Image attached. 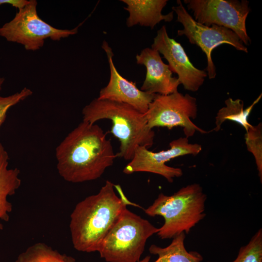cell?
<instances>
[{
	"label": "cell",
	"mask_w": 262,
	"mask_h": 262,
	"mask_svg": "<svg viewBox=\"0 0 262 262\" xmlns=\"http://www.w3.org/2000/svg\"><path fill=\"white\" fill-rule=\"evenodd\" d=\"M195 20L208 26L214 24L234 32L241 41L248 45L251 40L246 32V21L250 11L246 0H184Z\"/></svg>",
	"instance_id": "9"
},
{
	"label": "cell",
	"mask_w": 262,
	"mask_h": 262,
	"mask_svg": "<svg viewBox=\"0 0 262 262\" xmlns=\"http://www.w3.org/2000/svg\"><path fill=\"white\" fill-rule=\"evenodd\" d=\"M151 48L163 55L185 89L196 92L203 84L207 73L194 66L181 44L168 36L165 26L157 31Z\"/></svg>",
	"instance_id": "11"
},
{
	"label": "cell",
	"mask_w": 262,
	"mask_h": 262,
	"mask_svg": "<svg viewBox=\"0 0 262 262\" xmlns=\"http://www.w3.org/2000/svg\"><path fill=\"white\" fill-rule=\"evenodd\" d=\"M30 0H0V6L4 4H8L20 10L25 7Z\"/></svg>",
	"instance_id": "22"
},
{
	"label": "cell",
	"mask_w": 262,
	"mask_h": 262,
	"mask_svg": "<svg viewBox=\"0 0 262 262\" xmlns=\"http://www.w3.org/2000/svg\"><path fill=\"white\" fill-rule=\"evenodd\" d=\"M75 259L62 254L43 243L28 247L17 257L15 262H75Z\"/></svg>",
	"instance_id": "18"
},
{
	"label": "cell",
	"mask_w": 262,
	"mask_h": 262,
	"mask_svg": "<svg viewBox=\"0 0 262 262\" xmlns=\"http://www.w3.org/2000/svg\"><path fill=\"white\" fill-rule=\"evenodd\" d=\"M127 5L124 8L129 13L126 25L131 27L139 24L153 29L161 21L171 22L174 17L173 11L167 15L162 13L167 0H121Z\"/></svg>",
	"instance_id": "14"
},
{
	"label": "cell",
	"mask_w": 262,
	"mask_h": 262,
	"mask_svg": "<svg viewBox=\"0 0 262 262\" xmlns=\"http://www.w3.org/2000/svg\"><path fill=\"white\" fill-rule=\"evenodd\" d=\"M261 94L246 109H244V102L240 99L235 100L229 98L225 101V106L218 111L215 117V127L213 131H219L222 124L226 120H230L241 125L246 131L252 126L248 117L254 106L260 100Z\"/></svg>",
	"instance_id": "17"
},
{
	"label": "cell",
	"mask_w": 262,
	"mask_h": 262,
	"mask_svg": "<svg viewBox=\"0 0 262 262\" xmlns=\"http://www.w3.org/2000/svg\"><path fill=\"white\" fill-rule=\"evenodd\" d=\"M32 94L31 89L24 87L20 91L13 95L7 97L0 96V128L6 119L9 109Z\"/></svg>",
	"instance_id": "21"
},
{
	"label": "cell",
	"mask_w": 262,
	"mask_h": 262,
	"mask_svg": "<svg viewBox=\"0 0 262 262\" xmlns=\"http://www.w3.org/2000/svg\"><path fill=\"white\" fill-rule=\"evenodd\" d=\"M170 148L154 152L146 147H138L131 161L123 168V172L131 174L135 172L152 173L164 177L169 182L174 178L183 175L181 169L167 165L165 163L172 159L186 155H196L202 150L198 144L189 143L187 137H180L169 143Z\"/></svg>",
	"instance_id": "10"
},
{
	"label": "cell",
	"mask_w": 262,
	"mask_h": 262,
	"mask_svg": "<svg viewBox=\"0 0 262 262\" xmlns=\"http://www.w3.org/2000/svg\"><path fill=\"white\" fill-rule=\"evenodd\" d=\"M55 156L59 174L72 183L99 178L117 157L101 127L83 121L58 145Z\"/></svg>",
	"instance_id": "1"
},
{
	"label": "cell",
	"mask_w": 262,
	"mask_h": 262,
	"mask_svg": "<svg viewBox=\"0 0 262 262\" xmlns=\"http://www.w3.org/2000/svg\"><path fill=\"white\" fill-rule=\"evenodd\" d=\"M206 199L202 187L193 183L171 196L159 194L145 212L151 217L159 215L164 218V224L157 233L161 239L173 238L182 233H188L205 217Z\"/></svg>",
	"instance_id": "4"
},
{
	"label": "cell",
	"mask_w": 262,
	"mask_h": 262,
	"mask_svg": "<svg viewBox=\"0 0 262 262\" xmlns=\"http://www.w3.org/2000/svg\"><path fill=\"white\" fill-rule=\"evenodd\" d=\"M131 202L119 184L106 180L99 192L75 206L69 229L74 248L81 252H98L103 240Z\"/></svg>",
	"instance_id": "2"
},
{
	"label": "cell",
	"mask_w": 262,
	"mask_h": 262,
	"mask_svg": "<svg viewBox=\"0 0 262 262\" xmlns=\"http://www.w3.org/2000/svg\"><path fill=\"white\" fill-rule=\"evenodd\" d=\"M9 159L8 152L0 142V230L3 228L2 222L9 221L13 209L8 197L16 193L21 183L20 170L9 168Z\"/></svg>",
	"instance_id": "15"
},
{
	"label": "cell",
	"mask_w": 262,
	"mask_h": 262,
	"mask_svg": "<svg viewBox=\"0 0 262 262\" xmlns=\"http://www.w3.org/2000/svg\"><path fill=\"white\" fill-rule=\"evenodd\" d=\"M102 48L107 54L110 77L107 85L100 90L98 98L124 103L141 113H146L156 94L143 91L137 87L135 83L123 77L114 65L112 49L106 41H103Z\"/></svg>",
	"instance_id": "12"
},
{
	"label": "cell",
	"mask_w": 262,
	"mask_h": 262,
	"mask_svg": "<svg viewBox=\"0 0 262 262\" xmlns=\"http://www.w3.org/2000/svg\"><path fill=\"white\" fill-rule=\"evenodd\" d=\"M136 59L137 63L145 66L147 70L141 90L163 95L178 92L180 83L178 78L172 76L169 66L163 61L157 50L146 48L136 55Z\"/></svg>",
	"instance_id": "13"
},
{
	"label": "cell",
	"mask_w": 262,
	"mask_h": 262,
	"mask_svg": "<svg viewBox=\"0 0 262 262\" xmlns=\"http://www.w3.org/2000/svg\"><path fill=\"white\" fill-rule=\"evenodd\" d=\"M231 262H262V229L255 233L247 244L240 248L236 258Z\"/></svg>",
	"instance_id": "20"
},
{
	"label": "cell",
	"mask_w": 262,
	"mask_h": 262,
	"mask_svg": "<svg viewBox=\"0 0 262 262\" xmlns=\"http://www.w3.org/2000/svg\"><path fill=\"white\" fill-rule=\"evenodd\" d=\"M177 3L172 9L177 15V21L183 26V29L178 31V35H185L191 44L198 46L205 53L207 59L206 70L209 79H214L216 74L212 59V52L215 48L227 44L237 50L248 52L247 48L232 31L214 24L208 26L201 24L188 13L180 0Z\"/></svg>",
	"instance_id": "8"
},
{
	"label": "cell",
	"mask_w": 262,
	"mask_h": 262,
	"mask_svg": "<svg viewBox=\"0 0 262 262\" xmlns=\"http://www.w3.org/2000/svg\"><path fill=\"white\" fill-rule=\"evenodd\" d=\"M247 150L253 155L258 171L261 182H262V124L250 127L245 135Z\"/></svg>",
	"instance_id": "19"
},
{
	"label": "cell",
	"mask_w": 262,
	"mask_h": 262,
	"mask_svg": "<svg viewBox=\"0 0 262 262\" xmlns=\"http://www.w3.org/2000/svg\"><path fill=\"white\" fill-rule=\"evenodd\" d=\"M37 5L36 0H30L11 21L0 28V36L7 41L23 45L27 50L35 51L43 46L47 38L59 41L77 33L80 25L71 30H63L43 20L38 15Z\"/></svg>",
	"instance_id": "6"
},
{
	"label": "cell",
	"mask_w": 262,
	"mask_h": 262,
	"mask_svg": "<svg viewBox=\"0 0 262 262\" xmlns=\"http://www.w3.org/2000/svg\"><path fill=\"white\" fill-rule=\"evenodd\" d=\"M159 230L127 208L103 240L98 252L107 262H138L147 239Z\"/></svg>",
	"instance_id": "5"
},
{
	"label": "cell",
	"mask_w": 262,
	"mask_h": 262,
	"mask_svg": "<svg viewBox=\"0 0 262 262\" xmlns=\"http://www.w3.org/2000/svg\"><path fill=\"white\" fill-rule=\"evenodd\" d=\"M185 233H182L173 238L169 245L161 247L152 245L149 252L158 256L154 262H202V255L196 251H187L184 246Z\"/></svg>",
	"instance_id": "16"
},
{
	"label": "cell",
	"mask_w": 262,
	"mask_h": 262,
	"mask_svg": "<svg viewBox=\"0 0 262 262\" xmlns=\"http://www.w3.org/2000/svg\"><path fill=\"white\" fill-rule=\"evenodd\" d=\"M83 121L94 124L101 119L110 120V132L120 142L117 157L131 160L139 147L150 148L153 144L154 131L147 123L144 114L122 102L98 98L82 110Z\"/></svg>",
	"instance_id": "3"
},
{
	"label": "cell",
	"mask_w": 262,
	"mask_h": 262,
	"mask_svg": "<svg viewBox=\"0 0 262 262\" xmlns=\"http://www.w3.org/2000/svg\"><path fill=\"white\" fill-rule=\"evenodd\" d=\"M4 78H0V91L1 90L2 88V84L4 82Z\"/></svg>",
	"instance_id": "23"
},
{
	"label": "cell",
	"mask_w": 262,
	"mask_h": 262,
	"mask_svg": "<svg viewBox=\"0 0 262 262\" xmlns=\"http://www.w3.org/2000/svg\"><path fill=\"white\" fill-rule=\"evenodd\" d=\"M196 98L188 94L183 95L178 91L167 95L156 94L144 114L148 127H165L169 129L176 127L183 128L185 137L188 138L196 131L207 133L195 125L192 119L197 116Z\"/></svg>",
	"instance_id": "7"
}]
</instances>
